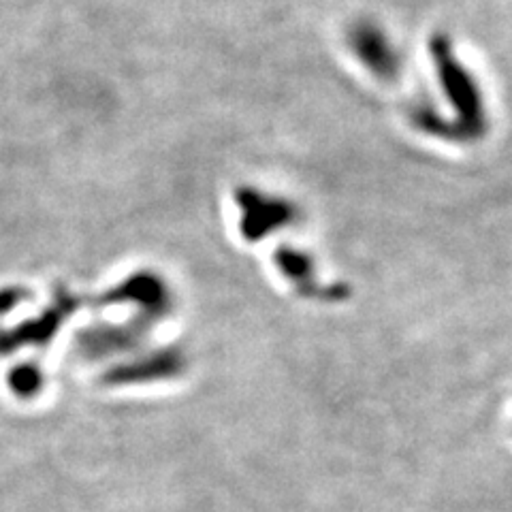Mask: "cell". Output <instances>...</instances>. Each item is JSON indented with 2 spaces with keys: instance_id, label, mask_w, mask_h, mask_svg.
<instances>
[{
  "instance_id": "obj_2",
  "label": "cell",
  "mask_w": 512,
  "mask_h": 512,
  "mask_svg": "<svg viewBox=\"0 0 512 512\" xmlns=\"http://www.w3.org/2000/svg\"><path fill=\"white\" fill-rule=\"evenodd\" d=\"M233 203L239 212V233L246 242H263L265 237L293 227L299 214L293 201L259 186H237Z\"/></svg>"
},
{
  "instance_id": "obj_3",
  "label": "cell",
  "mask_w": 512,
  "mask_h": 512,
  "mask_svg": "<svg viewBox=\"0 0 512 512\" xmlns=\"http://www.w3.org/2000/svg\"><path fill=\"white\" fill-rule=\"evenodd\" d=\"M346 45L359 67L378 82H395L402 73V54L393 37L374 20H357L346 30Z\"/></svg>"
},
{
  "instance_id": "obj_1",
  "label": "cell",
  "mask_w": 512,
  "mask_h": 512,
  "mask_svg": "<svg viewBox=\"0 0 512 512\" xmlns=\"http://www.w3.org/2000/svg\"><path fill=\"white\" fill-rule=\"evenodd\" d=\"M429 56L446 114L423 128V133L446 141L472 143L489 131V109L483 86L466 60L459 58L451 37L436 32L429 39Z\"/></svg>"
},
{
  "instance_id": "obj_4",
  "label": "cell",
  "mask_w": 512,
  "mask_h": 512,
  "mask_svg": "<svg viewBox=\"0 0 512 512\" xmlns=\"http://www.w3.org/2000/svg\"><path fill=\"white\" fill-rule=\"evenodd\" d=\"M274 263L280 269V274L297 286V291L301 295H310V297H329L327 288H318L314 282V263L310 259V254L301 252L297 248H288L282 246L274 254Z\"/></svg>"
}]
</instances>
